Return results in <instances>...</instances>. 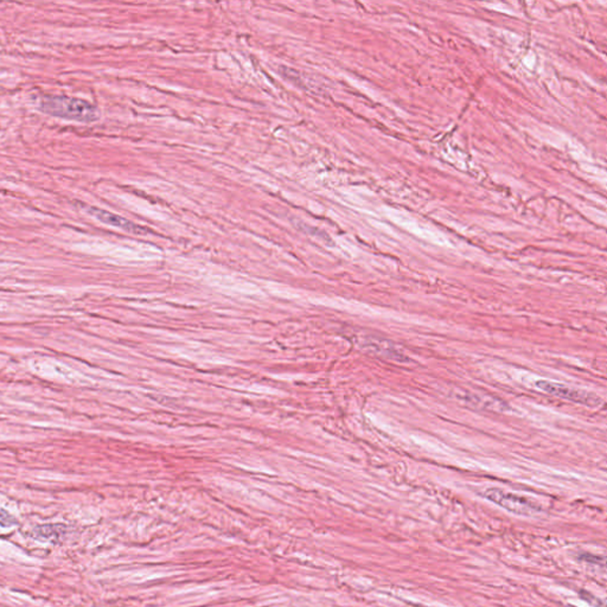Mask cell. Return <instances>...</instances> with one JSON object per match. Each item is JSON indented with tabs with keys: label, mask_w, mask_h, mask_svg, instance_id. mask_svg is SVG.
I'll return each instance as SVG.
<instances>
[{
	"label": "cell",
	"mask_w": 607,
	"mask_h": 607,
	"mask_svg": "<svg viewBox=\"0 0 607 607\" xmlns=\"http://www.w3.org/2000/svg\"><path fill=\"white\" fill-rule=\"evenodd\" d=\"M16 524V519L11 515L6 514V511L0 510V526H10Z\"/></svg>",
	"instance_id": "cell-5"
},
{
	"label": "cell",
	"mask_w": 607,
	"mask_h": 607,
	"mask_svg": "<svg viewBox=\"0 0 607 607\" xmlns=\"http://www.w3.org/2000/svg\"><path fill=\"white\" fill-rule=\"evenodd\" d=\"M483 496L489 501L496 503L497 505H501L505 510L511 511L514 514L529 516L541 510L540 505L534 501L516 494L503 491L499 489H487V491H484Z\"/></svg>",
	"instance_id": "cell-3"
},
{
	"label": "cell",
	"mask_w": 607,
	"mask_h": 607,
	"mask_svg": "<svg viewBox=\"0 0 607 607\" xmlns=\"http://www.w3.org/2000/svg\"><path fill=\"white\" fill-rule=\"evenodd\" d=\"M536 387L550 395L557 396V398H565V400L579 403V405H584V406L589 407V408H598L603 403V400L599 396H596V394L582 391V389H578V388L568 387L562 383L540 379L536 382Z\"/></svg>",
	"instance_id": "cell-2"
},
{
	"label": "cell",
	"mask_w": 607,
	"mask_h": 607,
	"mask_svg": "<svg viewBox=\"0 0 607 607\" xmlns=\"http://www.w3.org/2000/svg\"><path fill=\"white\" fill-rule=\"evenodd\" d=\"M87 211L95 217L97 220L100 221L105 225H112L116 228L123 229L125 232H131V234H146V229L144 227L133 223L131 221L126 220L124 217L116 215V214L109 213L107 210L100 209V208H94L90 207L87 209Z\"/></svg>",
	"instance_id": "cell-4"
},
{
	"label": "cell",
	"mask_w": 607,
	"mask_h": 607,
	"mask_svg": "<svg viewBox=\"0 0 607 607\" xmlns=\"http://www.w3.org/2000/svg\"><path fill=\"white\" fill-rule=\"evenodd\" d=\"M39 109L49 116L78 123H93L99 119V111L88 101L78 97L48 95L43 97Z\"/></svg>",
	"instance_id": "cell-1"
}]
</instances>
